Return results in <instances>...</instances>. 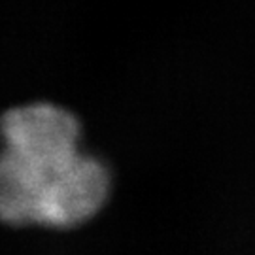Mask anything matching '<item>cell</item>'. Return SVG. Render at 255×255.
Returning <instances> with one entry per match:
<instances>
[{"mask_svg": "<svg viewBox=\"0 0 255 255\" xmlns=\"http://www.w3.org/2000/svg\"><path fill=\"white\" fill-rule=\"evenodd\" d=\"M0 136L8 149L44 172L66 164L80 153V123L55 104H28L6 112Z\"/></svg>", "mask_w": 255, "mask_h": 255, "instance_id": "cell-1", "label": "cell"}, {"mask_svg": "<svg viewBox=\"0 0 255 255\" xmlns=\"http://www.w3.org/2000/svg\"><path fill=\"white\" fill-rule=\"evenodd\" d=\"M108 168L95 157L78 153L46 174L40 225L70 229L95 218L110 195Z\"/></svg>", "mask_w": 255, "mask_h": 255, "instance_id": "cell-2", "label": "cell"}, {"mask_svg": "<svg viewBox=\"0 0 255 255\" xmlns=\"http://www.w3.org/2000/svg\"><path fill=\"white\" fill-rule=\"evenodd\" d=\"M46 174L8 149L0 153V221L13 227L40 225Z\"/></svg>", "mask_w": 255, "mask_h": 255, "instance_id": "cell-3", "label": "cell"}]
</instances>
